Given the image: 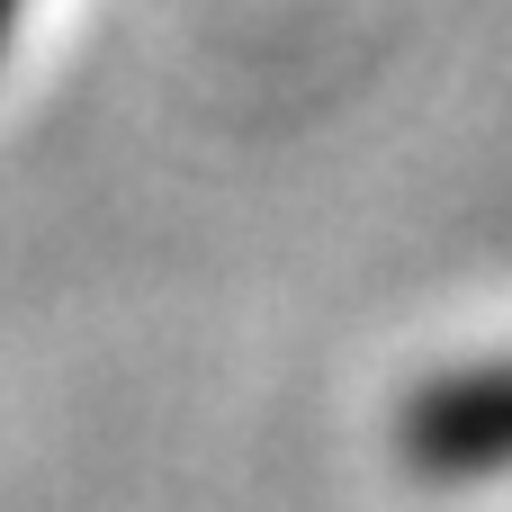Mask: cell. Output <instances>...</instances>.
<instances>
[{
	"label": "cell",
	"mask_w": 512,
	"mask_h": 512,
	"mask_svg": "<svg viewBox=\"0 0 512 512\" xmlns=\"http://www.w3.org/2000/svg\"><path fill=\"white\" fill-rule=\"evenodd\" d=\"M396 450L423 477H504L512 468V360L450 369L432 387L405 396L396 414Z\"/></svg>",
	"instance_id": "obj_1"
},
{
	"label": "cell",
	"mask_w": 512,
	"mask_h": 512,
	"mask_svg": "<svg viewBox=\"0 0 512 512\" xmlns=\"http://www.w3.org/2000/svg\"><path fill=\"white\" fill-rule=\"evenodd\" d=\"M9 27H18V0H0V45H9Z\"/></svg>",
	"instance_id": "obj_2"
}]
</instances>
